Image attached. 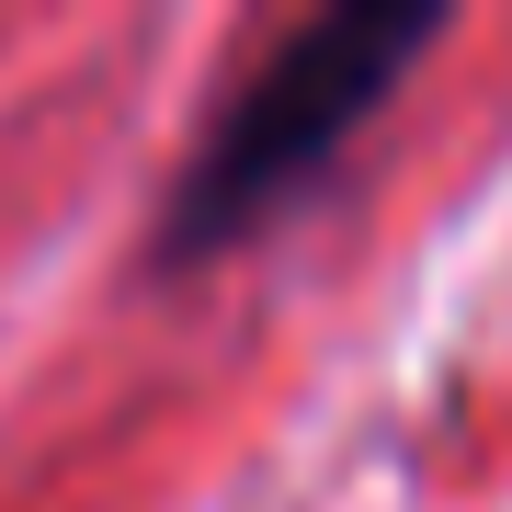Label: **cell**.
<instances>
[{
    "mask_svg": "<svg viewBox=\"0 0 512 512\" xmlns=\"http://www.w3.org/2000/svg\"><path fill=\"white\" fill-rule=\"evenodd\" d=\"M433 35H444L433 0H342V12L296 23V35L251 69V92L217 114V137L194 148L160 251L171 262H205V251H228V239H251L274 205H296L330 171V148L399 92V69Z\"/></svg>",
    "mask_w": 512,
    "mask_h": 512,
    "instance_id": "obj_1",
    "label": "cell"
}]
</instances>
